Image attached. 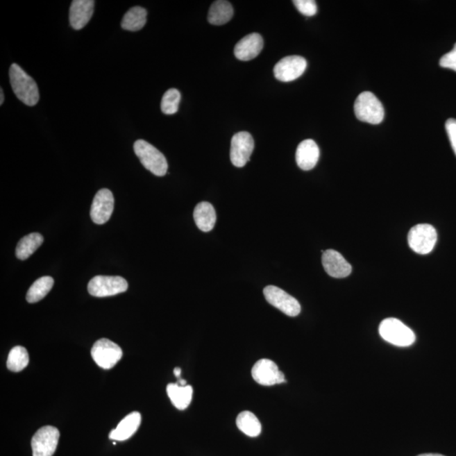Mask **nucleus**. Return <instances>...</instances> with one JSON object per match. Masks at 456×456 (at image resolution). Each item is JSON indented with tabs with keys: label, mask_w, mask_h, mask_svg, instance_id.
<instances>
[{
	"label": "nucleus",
	"mask_w": 456,
	"mask_h": 456,
	"mask_svg": "<svg viewBox=\"0 0 456 456\" xmlns=\"http://www.w3.org/2000/svg\"><path fill=\"white\" fill-rule=\"evenodd\" d=\"M9 75L11 87L17 99L27 106H35L40 99L36 81L17 64L11 65Z\"/></svg>",
	"instance_id": "obj_1"
},
{
	"label": "nucleus",
	"mask_w": 456,
	"mask_h": 456,
	"mask_svg": "<svg viewBox=\"0 0 456 456\" xmlns=\"http://www.w3.org/2000/svg\"><path fill=\"white\" fill-rule=\"evenodd\" d=\"M134 151L142 164L155 176L162 177L167 173V159L165 155L157 148L144 140H138L134 145Z\"/></svg>",
	"instance_id": "obj_2"
},
{
	"label": "nucleus",
	"mask_w": 456,
	"mask_h": 456,
	"mask_svg": "<svg viewBox=\"0 0 456 456\" xmlns=\"http://www.w3.org/2000/svg\"><path fill=\"white\" fill-rule=\"evenodd\" d=\"M357 119L362 122L380 124L385 118V109L381 101L370 92L361 93L354 104Z\"/></svg>",
	"instance_id": "obj_3"
},
{
	"label": "nucleus",
	"mask_w": 456,
	"mask_h": 456,
	"mask_svg": "<svg viewBox=\"0 0 456 456\" xmlns=\"http://www.w3.org/2000/svg\"><path fill=\"white\" fill-rule=\"evenodd\" d=\"M380 335L385 341L400 348L410 346L416 341L414 332L399 319L388 318L381 322Z\"/></svg>",
	"instance_id": "obj_4"
},
{
	"label": "nucleus",
	"mask_w": 456,
	"mask_h": 456,
	"mask_svg": "<svg viewBox=\"0 0 456 456\" xmlns=\"http://www.w3.org/2000/svg\"><path fill=\"white\" fill-rule=\"evenodd\" d=\"M409 246L419 255H428L437 243V231L430 224H419L408 233Z\"/></svg>",
	"instance_id": "obj_5"
},
{
	"label": "nucleus",
	"mask_w": 456,
	"mask_h": 456,
	"mask_svg": "<svg viewBox=\"0 0 456 456\" xmlns=\"http://www.w3.org/2000/svg\"><path fill=\"white\" fill-rule=\"evenodd\" d=\"M127 280L121 276H97L90 280L89 294L96 298L111 297L128 290Z\"/></svg>",
	"instance_id": "obj_6"
},
{
	"label": "nucleus",
	"mask_w": 456,
	"mask_h": 456,
	"mask_svg": "<svg viewBox=\"0 0 456 456\" xmlns=\"http://www.w3.org/2000/svg\"><path fill=\"white\" fill-rule=\"evenodd\" d=\"M91 354L93 360L100 368L111 369L122 358L123 351L116 343L108 339L103 338L93 345Z\"/></svg>",
	"instance_id": "obj_7"
},
{
	"label": "nucleus",
	"mask_w": 456,
	"mask_h": 456,
	"mask_svg": "<svg viewBox=\"0 0 456 456\" xmlns=\"http://www.w3.org/2000/svg\"><path fill=\"white\" fill-rule=\"evenodd\" d=\"M264 295L269 303L282 311L287 316H298L301 312V305L298 300L278 287H267L264 289Z\"/></svg>",
	"instance_id": "obj_8"
},
{
	"label": "nucleus",
	"mask_w": 456,
	"mask_h": 456,
	"mask_svg": "<svg viewBox=\"0 0 456 456\" xmlns=\"http://www.w3.org/2000/svg\"><path fill=\"white\" fill-rule=\"evenodd\" d=\"M60 431L53 426H45L38 430L32 439L33 456H53L56 453Z\"/></svg>",
	"instance_id": "obj_9"
},
{
	"label": "nucleus",
	"mask_w": 456,
	"mask_h": 456,
	"mask_svg": "<svg viewBox=\"0 0 456 456\" xmlns=\"http://www.w3.org/2000/svg\"><path fill=\"white\" fill-rule=\"evenodd\" d=\"M253 149H255V142L251 134L242 131L235 135L232 139L231 151H230V158L233 164L237 167L246 165Z\"/></svg>",
	"instance_id": "obj_10"
},
{
	"label": "nucleus",
	"mask_w": 456,
	"mask_h": 456,
	"mask_svg": "<svg viewBox=\"0 0 456 456\" xmlns=\"http://www.w3.org/2000/svg\"><path fill=\"white\" fill-rule=\"evenodd\" d=\"M252 377L257 383L271 387L278 384L285 383V375L280 371L278 365L270 360H260L252 369Z\"/></svg>",
	"instance_id": "obj_11"
},
{
	"label": "nucleus",
	"mask_w": 456,
	"mask_h": 456,
	"mask_svg": "<svg viewBox=\"0 0 456 456\" xmlns=\"http://www.w3.org/2000/svg\"><path fill=\"white\" fill-rule=\"evenodd\" d=\"M307 68V61L301 56H287L280 60L274 68V76L282 83H290L301 76Z\"/></svg>",
	"instance_id": "obj_12"
},
{
	"label": "nucleus",
	"mask_w": 456,
	"mask_h": 456,
	"mask_svg": "<svg viewBox=\"0 0 456 456\" xmlns=\"http://www.w3.org/2000/svg\"><path fill=\"white\" fill-rule=\"evenodd\" d=\"M115 208L114 194L108 189H100L96 194L91 208V218L96 224L106 223L110 219Z\"/></svg>",
	"instance_id": "obj_13"
},
{
	"label": "nucleus",
	"mask_w": 456,
	"mask_h": 456,
	"mask_svg": "<svg viewBox=\"0 0 456 456\" xmlns=\"http://www.w3.org/2000/svg\"><path fill=\"white\" fill-rule=\"evenodd\" d=\"M322 264L327 274L334 278H345L352 273V266L340 253L328 249L323 251Z\"/></svg>",
	"instance_id": "obj_14"
},
{
	"label": "nucleus",
	"mask_w": 456,
	"mask_h": 456,
	"mask_svg": "<svg viewBox=\"0 0 456 456\" xmlns=\"http://www.w3.org/2000/svg\"><path fill=\"white\" fill-rule=\"evenodd\" d=\"M93 0H74L69 8V23L73 29L81 30L88 24L94 13Z\"/></svg>",
	"instance_id": "obj_15"
},
{
	"label": "nucleus",
	"mask_w": 456,
	"mask_h": 456,
	"mask_svg": "<svg viewBox=\"0 0 456 456\" xmlns=\"http://www.w3.org/2000/svg\"><path fill=\"white\" fill-rule=\"evenodd\" d=\"M264 47L262 37L258 33H251L237 42L235 54L237 60L248 61L259 56Z\"/></svg>",
	"instance_id": "obj_16"
},
{
	"label": "nucleus",
	"mask_w": 456,
	"mask_h": 456,
	"mask_svg": "<svg viewBox=\"0 0 456 456\" xmlns=\"http://www.w3.org/2000/svg\"><path fill=\"white\" fill-rule=\"evenodd\" d=\"M319 158V149L313 140H305L299 144L296 151V162L303 171H310L316 166Z\"/></svg>",
	"instance_id": "obj_17"
},
{
	"label": "nucleus",
	"mask_w": 456,
	"mask_h": 456,
	"mask_svg": "<svg viewBox=\"0 0 456 456\" xmlns=\"http://www.w3.org/2000/svg\"><path fill=\"white\" fill-rule=\"evenodd\" d=\"M142 423V415L138 412H134L126 416L118 424L115 430L109 434V439L114 441H126L133 436Z\"/></svg>",
	"instance_id": "obj_18"
},
{
	"label": "nucleus",
	"mask_w": 456,
	"mask_h": 456,
	"mask_svg": "<svg viewBox=\"0 0 456 456\" xmlns=\"http://www.w3.org/2000/svg\"><path fill=\"white\" fill-rule=\"evenodd\" d=\"M194 219L201 231L208 233L215 227L216 210L209 202H201L194 210Z\"/></svg>",
	"instance_id": "obj_19"
},
{
	"label": "nucleus",
	"mask_w": 456,
	"mask_h": 456,
	"mask_svg": "<svg viewBox=\"0 0 456 456\" xmlns=\"http://www.w3.org/2000/svg\"><path fill=\"white\" fill-rule=\"evenodd\" d=\"M167 393L174 407L183 411L189 407L192 400L193 388L190 385L181 387L178 383L169 384L167 387Z\"/></svg>",
	"instance_id": "obj_20"
},
{
	"label": "nucleus",
	"mask_w": 456,
	"mask_h": 456,
	"mask_svg": "<svg viewBox=\"0 0 456 456\" xmlns=\"http://www.w3.org/2000/svg\"><path fill=\"white\" fill-rule=\"evenodd\" d=\"M233 8L231 3L218 0L210 8L208 22L212 25L221 26L230 22L233 17Z\"/></svg>",
	"instance_id": "obj_21"
},
{
	"label": "nucleus",
	"mask_w": 456,
	"mask_h": 456,
	"mask_svg": "<svg viewBox=\"0 0 456 456\" xmlns=\"http://www.w3.org/2000/svg\"><path fill=\"white\" fill-rule=\"evenodd\" d=\"M147 11L142 7L135 6L131 8L124 15L121 26L124 30L130 32H137L145 26L146 23Z\"/></svg>",
	"instance_id": "obj_22"
},
{
	"label": "nucleus",
	"mask_w": 456,
	"mask_h": 456,
	"mask_svg": "<svg viewBox=\"0 0 456 456\" xmlns=\"http://www.w3.org/2000/svg\"><path fill=\"white\" fill-rule=\"evenodd\" d=\"M42 243H44V237L40 233H30L19 240L15 249V255L21 260L28 259L35 251H37Z\"/></svg>",
	"instance_id": "obj_23"
},
{
	"label": "nucleus",
	"mask_w": 456,
	"mask_h": 456,
	"mask_svg": "<svg viewBox=\"0 0 456 456\" xmlns=\"http://www.w3.org/2000/svg\"><path fill=\"white\" fill-rule=\"evenodd\" d=\"M236 423L239 430L249 437H258L262 430L259 419L251 412L244 411L239 413Z\"/></svg>",
	"instance_id": "obj_24"
},
{
	"label": "nucleus",
	"mask_w": 456,
	"mask_h": 456,
	"mask_svg": "<svg viewBox=\"0 0 456 456\" xmlns=\"http://www.w3.org/2000/svg\"><path fill=\"white\" fill-rule=\"evenodd\" d=\"M53 284L54 280L51 276H44L37 279L27 292V302L35 303L41 301L52 290Z\"/></svg>",
	"instance_id": "obj_25"
},
{
	"label": "nucleus",
	"mask_w": 456,
	"mask_h": 456,
	"mask_svg": "<svg viewBox=\"0 0 456 456\" xmlns=\"http://www.w3.org/2000/svg\"><path fill=\"white\" fill-rule=\"evenodd\" d=\"M29 364V354L23 346H15L7 360V368L12 372H21Z\"/></svg>",
	"instance_id": "obj_26"
},
{
	"label": "nucleus",
	"mask_w": 456,
	"mask_h": 456,
	"mask_svg": "<svg viewBox=\"0 0 456 456\" xmlns=\"http://www.w3.org/2000/svg\"><path fill=\"white\" fill-rule=\"evenodd\" d=\"M181 101L180 92L177 89H169L163 95L161 109L163 114L171 115L176 114L178 110L179 103Z\"/></svg>",
	"instance_id": "obj_27"
},
{
	"label": "nucleus",
	"mask_w": 456,
	"mask_h": 456,
	"mask_svg": "<svg viewBox=\"0 0 456 456\" xmlns=\"http://www.w3.org/2000/svg\"><path fill=\"white\" fill-rule=\"evenodd\" d=\"M294 3L299 12L305 17H311L317 14L316 2L314 0H295Z\"/></svg>",
	"instance_id": "obj_28"
},
{
	"label": "nucleus",
	"mask_w": 456,
	"mask_h": 456,
	"mask_svg": "<svg viewBox=\"0 0 456 456\" xmlns=\"http://www.w3.org/2000/svg\"><path fill=\"white\" fill-rule=\"evenodd\" d=\"M439 65L443 68L453 69L456 72V44L450 53L440 58Z\"/></svg>",
	"instance_id": "obj_29"
},
{
	"label": "nucleus",
	"mask_w": 456,
	"mask_h": 456,
	"mask_svg": "<svg viewBox=\"0 0 456 456\" xmlns=\"http://www.w3.org/2000/svg\"><path fill=\"white\" fill-rule=\"evenodd\" d=\"M446 128L448 136H449L452 149L456 155V119H449L446 121Z\"/></svg>",
	"instance_id": "obj_30"
},
{
	"label": "nucleus",
	"mask_w": 456,
	"mask_h": 456,
	"mask_svg": "<svg viewBox=\"0 0 456 456\" xmlns=\"http://www.w3.org/2000/svg\"><path fill=\"white\" fill-rule=\"evenodd\" d=\"M174 375L178 378V379H180V375H181V369L180 368H175L174 370Z\"/></svg>",
	"instance_id": "obj_31"
},
{
	"label": "nucleus",
	"mask_w": 456,
	"mask_h": 456,
	"mask_svg": "<svg viewBox=\"0 0 456 456\" xmlns=\"http://www.w3.org/2000/svg\"><path fill=\"white\" fill-rule=\"evenodd\" d=\"M3 101H5V96H3V91L1 88L0 89V105L3 103Z\"/></svg>",
	"instance_id": "obj_32"
},
{
	"label": "nucleus",
	"mask_w": 456,
	"mask_h": 456,
	"mask_svg": "<svg viewBox=\"0 0 456 456\" xmlns=\"http://www.w3.org/2000/svg\"><path fill=\"white\" fill-rule=\"evenodd\" d=\"M178 384L181 385V387H185L187 382L185 380L178 379Z\"/></svg>",
	"instance_id": "obj_33"
},
{
	"label": "nucleus",
	"mask_w": 456,
	"mask_h": 456,
	"mask_svg": "<svg viewBox=\"0 0 456 456\" xmlns=\"http://www.w3.org/2000/svg\"><path fill=\"white\" fill-rule=\"evenodd\" d=\"M419 456H444V455L439 454H423V455H419Z\"/></svg>",
	"instance_id": "obj_34"
}]
</instances>
